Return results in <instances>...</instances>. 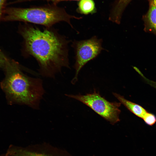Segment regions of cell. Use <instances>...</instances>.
I'll return each mask as SVG.
<instances>
[{"mask_svg": "<svg viewBox=\"0 0 156 156\" xmlns=\"http://www.w3.org/2000/svg\"><path fill=\"white\" fill-rule=\"evenodd\" d=\"M23 39V52L33 57L42 76L54 78L63 67L69 68L68 44L70 41L52 27L41 29L27 23L19 26Z\"/></svg>", "mask_w": 156, "mask_h": 156, "instance_id": "6da1fadb", "label": "cell"}, {"mask_svg": "<svg viewBox=\"0 0 156 156\" xmlns=\"http://www.w3.org/2000/svg\"><path fill=\"white\" fill-rule=\"evenodd\" d=\"M20 64L14 61L5 69L6 77L1 86L13 103L38 109L45 93L42 80L24 73Z\"/></svg>", "mask_w": 156, "mask_h": 156, "instance_id": "7a4b0ae2", "label": "cell"}, {"mask_svg": "<svg viewBox=\"0 0 156 156\" xmlns=\"http://www.w3.org/2000/svg\"><path fill=\"white\" fill-rule=\"evenodd\" d=\"M80 19L68 14L64 8L55 4L44 6L29 8L8 7L4 9L2 19L5 21H18L43 25L47 28L52 27L56 23L64 21L72 28L71 19Z\"/></svg>", "mask_w": 156, "mask_h": 156, "instance_id": "3957f363", "label": "cell"}, {"mask_svg": "<svg viewBox=\"0 0 156 156\" xmlns=\"http://www.w3.org/2000/svg\"><path fill=\"white\" fill-rule=\"evenodd\" d=\"M65 95L85 104L112 125L120 121V103L109 102L95 91L85 95Z\"/></svg>", "mask_w": 156, "mask_h": 156, "instance_id": "277c9868", "label": "cell"}, {"mask_svg": "<svg viewBox=\"0 0 156 156\" xmlns=\"http://www.w3.org/2000/svg\"><path fill=\"white\" fill-rule=\"evenodd\" d=\"M102 40L98 39L96 36L85 40H74L72 46L74 49L75 62L74 68L75 74L71 81L74 84L77 80L79 72L83 67L88 62L97 57L103 49L102 47Z\"/></svg>", "mask_w": 156, "mask_h": 156, "instance_id": "5b68a950", "label": "cell"}, {"mask_svg": "<svg viewBox=\"0 0 156 156\" xmlns=\"http://www.w3.org/2000/svg\"><path fill=\"white\" fill-rule=\"evenodd\" d=\"M5 156H72L65 150L42 143L23 147L11 144Z\"/></svg>", "mask_w": 156, "mask_h": 156, "instance_id": "8992f818", "label": "cell"}, {"mask_svg": "<svg viewBox=\"0 0 156 156\" xmlns=\"http://www.w3.org/2000/svg\"><path fill=\"white\" fill-rule=\"evenodd\" d=\"M147 0L148 9L142 17L144 22V30L156 36V0Z\"/></svg>", "mask_w": 156, "mask_h": 156, "instance_id": "52a82bcc", "label": "cell"}, {"mask_svg": "<svg viewBox=\"0 0 156 156\" xmlns=\"http://www.w3.org/2000/svg\"><path fill=\"white\" fill-rule=\"evenodd\" d=\"M114 95L129 110L137 116L143 119L148 112L143 107L125 99L116 93H113Z\"/></svg>", "mask_w": 156, "mask_h": 156, "instance_id": "ba28073f", "label": "cell"}, {"mask_svg": "<svg viewBox=\"0 0 156 156\" xmlns=\"http://www.w3.org/2000/svg\"><path fill=\"white\" fill-rule=\"evenodd\" d=\"M132 0H116L109 18L110 21L118 24L120 23L122 14Z\"/></svg>", "mask_w": 156, "mask_h": 156, "instance_id": "9c48e42d", "label": "cell"}, {"mask_svg": "<svg viewBox=\"0 0 156 156\" xmlns=\"http://www.w3.org/2000/svg\"><path fill=\"white\" fill-rule=\"evenodd\" d=\"M79 12L84 14H92L95 12V8L93 0H81L78 4Z\"/></svg>", "mask_w": 156, "mask_h": 156, "instance_id": "30bf717a", "label": "cell"}, {"mask_svg": "<svg viewBox=\"0 0 156 156\" xmlns=\"http://www.w3.org/2000/svg\"><path fill=\"white\" fill-rule=\"evenodd\" d=\"M13 61V60L8 59L0 51V67L5 69L11 64Z\"/></svg>", "mask_w": 156, "mask_h": 156, "instance_id": "8fae6325", "label": "cell"}, {"mask_svg": "<svg viewBox=\"0 0 156 156\" xmlns=\"http://www.w3.org/2000/svg\"><path fill=\"white\" fill-rule=\"evenodd\" d=\"M143 119L147 125L152 126L156 122V117L152 113L147 112L145 115Z\"/></svg>", "mask_w": 156, "mask_h": 156, "instance_id": "7c38bea8", "label": "cell"}, {"mask_svg": "<svg viewBox=\"0 0 156 156\" xmlns=\"http://www.w3.org/2000/svg\"><path fill=\"white\" fill-rule=\"evenodd\" d=\"M133 68L147 83L156 89V82L146 78L137 68L134 67Z\"/></svg>", "mask_w": 156, "mask_h": 156, "instance_id": "4fadbf2b", "label": "cell"}, {"mask_svg": "<svg viewBox=\"0 0 156 156\" xmlns=\"http://www.w3.org/2000/svg\"><path fill=\"white\" fill-rule=\"evenodd\" d=\"M7 0H0V21L2 19L3 13L5 8V5Z\"/></svg>", "mask_w": 156, "mask_h": 156, "instance_id": "5bb4252c", "label": "cell"}, {"mask_svg": "<svg viewBox=\"0 0 156 156\" xmlns=\"http://www.w3.org/2000/svg\"><path fill=\"white\" fill-rule=\"evenodd\" d=\"M35 0H18L16 1V2H22L24 1H32ZM46 0L47 1H52L54 2V3H57V2H59L60 1V0Z\"/></svg>", "mask_w": 156, "mask_h": 156, "instance_id": "9a60e30c", "label": "cell"}, {"mask_svg": "<svg viewBox=\"0 0 156 156\" xmlns=\"http://www.w3.org/2000/svg\"><path fill=\"white\" fill-rule=\"evenodd\" d=\"M0 156H5V154H2L1 155H0Z\"/></svg>", "mask_w": 156, "mask_h": 156, "instance_id": "2e32d148", "label": "cell"}, {"mask_svg": "<svg viewBox=\"0 0 156 156\" xmlns=\"http://www.w3.org/2000/svg\"><path fill=\"white\" fill-rule=\"evenodd\" d=\"M64 0H60V1Z\"/></svg>", "mask_w": 156, "mask_h": 156, "instance_id": "e0dca14e", "label": "cell"}]
</instances>
